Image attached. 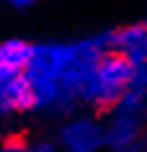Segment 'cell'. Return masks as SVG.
<instances>
[{"mask_svg": "<svg viewBox=\"0 0 147 152\" xmlns=\"http://www.w3.org/2000/svg\"><path fill=\"white\" fill-rule=\"evenodd\" d=\"M134 83V67L119 52L106 49L90 70V77L83 90V106L90 111L108 113Z\"/></svg>", "mask_w": 147, "mask_h": 152, "instance_id": "1", "label": "cell"}, {"mask_svg": "<svg viewBox=\"0 0 147 152\" xmlns=\"http://www.w3.org/2000/svg\"><path fill=\"white\" fill-rule=\"evenodd\" d=\"M147 134V90L129 88L124 98L108 111L106 139L108 152H121L142 144Z\"/></svg>", "mask_w": 147, "mask_h": 152, "instance_id": "2", "label": "cell"}, {"mask_svg": "<svg viewBox=\"0 0 147 152\" xmlns=\"http://www.w3.org/2000/svg\"><path fill=\"white\" fill-rule=\"evenodd\" d=\"M108 150L106 121L93 113H72L57 134V152H103Z\"/></svg>", "mask_w": 147, "mask_h": 152, "instance_id": "3", "label": "cell"}, {"mask_svg": "<svg viewBox=\"0 0 147 152\" xmlns=\"http://www.w3.org/2000/svg\"><path fill=\"white\" fill-rule=\"evenodd\" d=\"M106 36H108V49L127 57L132 67L147 64V21L106 31Z\"/></svg>", "mask_w": 147, "mask_h": 152, "instance_id": "4", "label": "cell"}, {"mask_svg": "<svg viewBox=\"0 0 147 152\" xmlns=\"http://www.w3.org/2000/svg\"><path fill=\"white\" fill-rule=\"evenodd\" d=\"M34 49H36V44L26 39L0 41V83L8 77H16V75H23L34 59Z\"/></svg>", "mask_w": 147, "mask_h": 152, "instance_id": "5", "label": "cell"}, {"mask_svg": "<svg viewBox=\"0 0 147 152\" xmlns=\"http://www.w3.org/2000/svg\"><path fill=\"white\" fill-rule=\"evenodd\" d=\"M3 93H5V103L10 113H31L36 111V96H34L31 80L23 75L3 80Z\"/></svg>", "mask_w": 147, "mask_h": 152, "instance_id": "6", "label": "cell"}, {"mask_svg": "<svg viewBox=\"0 0 147 152\" xmlns=\"http://www.w3.org/2000/svg\"><path fill=\"white\" fill-rule=\"evenodd\" d=\"M5 3H8V5H13V8H31L36 0H5Z\"/></svg>", "mask_w": 147, "mask_h": 152, "instance_id": "7", "label": "cell"}, {"mask_svg": "<svg viewBox=\"0 0 147 152\" xmlns=\"http://www.w3.org/2000/svg\"><path fill=\"white\" fill-rule=\"evenodd\" d=\"M142 152H147V134H145V139H142Z\"/></svg>", "mask_w": 147, "mask_h": 152, "instance_id": "8", "label": "cell"}, {"mask_svg": "<svg viewBox=\"0 0 147 152\" xmlns=\"http://www.w3.org/2000/svg\"><path fill=\"white\" fill-rule=\"evenodd\" d=\"M145 21H147V18H145Z\"/></svg>", "mask_w": 147, "mask_h": 152, "instance_id": "9", "label": "cell"}]
</instances>
